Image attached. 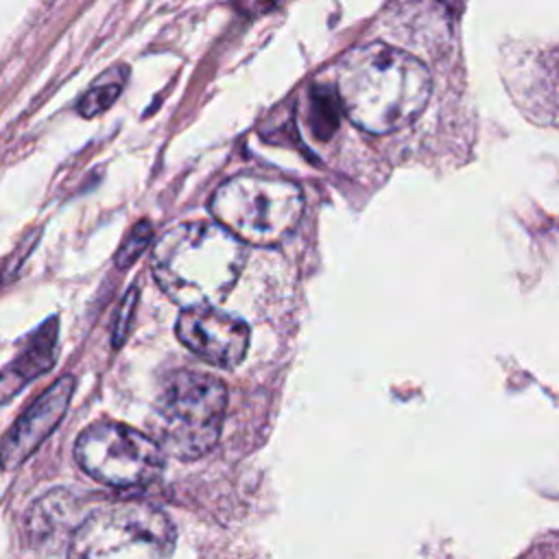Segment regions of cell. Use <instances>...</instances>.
Wrapping results in <instances>:
<instances>
[{
  "mask_svg": "<svg viewBox=\"0 0 559 559\" xmlns=\"http://www.w3.org/2000/svg\"><path fill=\"white\" fill-rule=\"evenodd\" d=\"M430 90L432 79L424 61L380 41L352 48L336 72L343 111L373 135L413 124L428 105Z\"/></svg>",
  "mask_w": 559,
  "mask_h": 559,
  "instance_id": "obj_1",
  "label": "cell"
},
{
  "mask_svg": "<svg viewBox=\"0 0 559 559\" xmlns=\"http://www.w3.org/2000/svg\"><path fill=\"white\" fill-rule=\"evenodd\" d=\"M245 242L216 221H188L164 231L151 251L157 286L177 306H214L245 266Z\"/></svg>",
  "mask_w": 559,
  "mask_h": 559,
  "instance_id": "obj_2",
  "label": "cell"
},
{
  "mask_svg": "<svg viewBox=\"0 0 559 559\" xmlns=\"http://www.w3.org/2000/svg\"><path fill=\"white\" fill-rule=\"evenodd\" d=\"M210 212L238 240L271 247L295 231L304 214V194L297 183L262 173H240L221 183Z\"/></svg>",
  "mask_w": 559,
  "mask_h": 559,
  "instance_id": "obj_3",
  "label": "cell"
},
{
  "mask_svg": "<svg viewBox=\"0 0 559 559\" xmlns=\"http://www.w3.org/2000/svg\"><path fill=\"white\" fill-rule=\"evenodd\" d=\"M225 408L227 389L218 378L188 369L173 371L155 402V441L177 459L203 456L221 437Z\"/></svg>",
  "mask_w": 559,
  "mask_h": 559,
  "instance_id": "obj_4",
  "label": "cell"
},
{
  "mask_svg": "<svg viewBox=\"0 0 559 559\" xmlns=\"http://www.w3.org/2000/svg\"><path fill=\"white\" fill-rule=\"evenodd\" d=\"M175 528L164 511L146 502L94 509L72 533L68 559H170Z\"/></svg>",
  "mask_w": 559,
  "mask_h": 559,
  "instance_id": "obj_5",
  "label": "cell"
},
{
  "mask_svg": "<svg viewBox=\"0 0 559 559\" xmlns=\"http://www.w3.org/2000/svg\"><path fill=\"white\" fill-rule=\"evenodd\" d=\"M79 465L109 487H144L164 467V450L153 437L118 424L98 421L87 426L74 445Z\"/></svg>",
  "mask_w": 559,
  "mask_h": 559,
  "instance_id": "obj_6",
  "label": "cell"
},
{
  "mask_svg": "<svg viewBox=\"0 0 559 559\" xmlns=\"http://www.w3.org/2000/svg\"><path fill=\"white\" fill-rule=\"evenodd\" d=\"M177 338L199 358L216 367H236L249 347V328L242 319L218 310L216 306H199L181 310Z\"/></svg>",
  "mask_w": 559,
  "mask_h": 559,
  "instance_id": "obj_7",
  "label": "cell"
},
{
  "mask_svg": "<svg viewBox=\"0 0 559 559\" xmlns=\"http://www.w3.org/2000/svg\"><path fill=\"white\" fill-rule=\"evenodd\" d=\"M74 393V378L63 376L55 380L28 408L20 415V419L11 426L0 443V467L15 469L22 465L37 445L57 428L61 417L68 411L70 397Z\"/></svg>",
  "mask_w": 559,
  "mask_h": 559,
  "instance_id": "obj_8",
  "label": "cell"
},
{
  "mask_svg": "<svg viewBox=\"0 0 559 559\" xmlns=\"http://www.w3.org/2000/svg\"><path fill=\"white\" fill-rule=\"evenodd\" d=\"M57 334L59 325L52 317L28 336L24 349L13 358V362L0 369V404L13 397L26 382H31L33 378L41 376L52 367L57 352Z\"/></svg>",
  "mask_w": 559,
  "mask_h": 559,
  "instance_id": "obj_9",
  "label": "cell"
},
{
  "mask_svg": "<svg viewBox=\"0 0 559 559\" xmlns=\"http://www.w3.org/2000/svg\"><path fill=\"white\" fill-rule=\"evenodd\" d=\"M129 79V68L124 63L120 66H111L107 68L90 87L87 92L81 96L76 109L83 118H94L103 111H107L116 98L120 96V92L124 90Z\"/></svg>",
  "mask_w": 559,
  "mask_h": 559,
  "instance_id": "obj_10",
  "label": "cell"
},
{
  "mask_svg": "<svg viewBox=\"0 0 559 559\" xmlns=\"http://www.w3.org/2000/svg\"><path fill=\"white\" fill-rule=\"evenodd\" d=\"M341 100L330 85H312L308 92V127L317 140H330L341 122Z\"/></svg>",
  "mask_w": 559,
  "mask_h": 559,
  "instance_id": "obj_11",
  "label": "cell"
},
{
  "mask_svg": "<svg viewBox=\"0 0 559 559\" xmlns=\"http://www.w3.org/2000/svg\"><path fill=\"white\" fill-rule=\"evenodd\" d=\"M151 240H153V227H151V223L148 221H138L129 231H127V236L122 238V242H120V247H118V251H116V266L120 269V271H124V269H129L131 264H135L140 258H142V253L148 249V245H151Z\"/></svg>",
  "mask_w": 559,
  "mask_h": 559,
  "instance_id": "obj_12",
  "label": "cell"
},
{
  "mask_svg": "<svg viewBox=\"0 0 559 559\" xmlns=\"http://www.w3.org/2000/svg\"><path fill=\"white\" fill-rule=\"evenodd\" d=\"M135 301H138V288H131L122 304H120V310H118V317H116V343H122L127 330H129V319L135 310Z\"/></svg>",
  "mask_w": 559,
  "mask_h": 559,
  "instance_id": "obj_13",
  "label": "cell"
}]
</instances>
